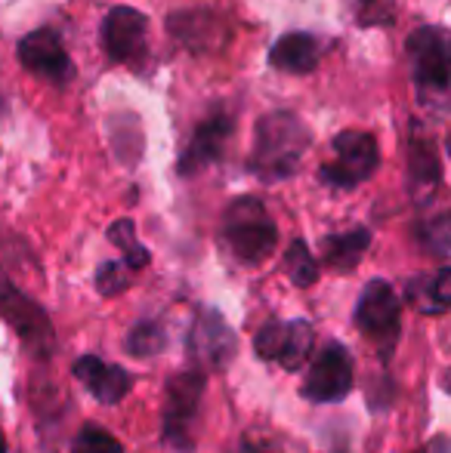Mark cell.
Instances as JSON below:
<instances>
[{
    "label": "cell",
    "mask_w": 451,
    "mask_h": 453,
    "mask_svg": "<svg viewBox=\"0 0 451 453\" xmlns=\"http://www.w3.org/2000/svg\"><path fill=\"white\" fill-rule=\"evenodd\" d=\"M313 324L309 321H272L253 336V349L260 358L278 361L284 370L303 367V361L313 352Z\"/></svg>",
    "instance_id": "obj_8"
},
{
    "label": "cell",
    "mask_w": 451,
    "mask_h": 453,
    "mask_svg": "<svg viewBox=\"0 0 451 453\" xmlns=\"http://www.w3.org/2000/svg\"><path fill=\"white\" fill-rule=\"evenodd\" d=\"M331 149L334 157L322 167V182L334 185V188H353V185L365 182L380 164V151L371 133L346 130L334 139Z\"/></svg>",
    "instance_id": "obj_6"
},
{
    "label": "cell",
    "mask_w": 451,
    "mask_h": 453,
    "mask_svg": "<svg viewBox=\"0 0 451 453\" xmlns=\"http://www.w3.org/2000/svg\"><path fill=\"white\" fill-rule=\"evenodd\" d=\"M4 118H6V102L0 99V120H4Z\"/></svg>",
    "instance_id": "obj_25"
},
{
    "label": "cell",
    "mask_w": 451,
    "mask_h": 453,
    "mask_svg": "<svg viewBox=\"0 0 451 453\" xmlns=\"http://www.w3.org/2000/svg\"><path fill=\"white\" fill-rule=\"evenodd\" d=\"M109 241L124 250L127 269H143V265L149 263V253H145V247L136 241V228H133L130 219H118V222H114V226L109 228Z\"/></svg>",
    "instance_id": "obj_20"
},
{
    "label": "cell",
    "mask_w": 451,
    "mask_h": 453,
    "mask_svg": "<svg viewBox=\"0 0 451 453\" xmlns=\"http://www.w3.org/2000/svg\"><path fill=\"white\" fill-rule=\"evenodd\" d=\"M408 56L415 68V84L421 102L436 111H446L448 102V41L442 28H417L408 37Z\"/></svg>",
    "instance_id": "obj_3"
},
{
    "label": "cell",
    "mask_w": 451,
    "mask_h": 453,
    "mask_svg": "<svg viewBox=\"0 0 451 453\" xmlns=\"http://www.w3.org/2000/svg\"><path fill=\"white\" fill-rule=\"evenodd\" d=\"M167 342L164 336V327L158 321H143L127 334V349L130 355H139V358H149V355H158Z\"/></svg>",
    "instance_id": "obj_21"
},
{
    "label": "cell",
    "mask_w": 451,
    "mask_h": 453,
    "mask_svg": "<svg viewBox=\"0 0 451 453\" xmlns=\"http://www.w3.org/2000/svg\"><path fill=\"white\" fill-rule=\"evenodd\" d=\"M408 303L424 315H446L451 303V272L439 269L436 274H417L408 284Z\"/></svg>",
    "instance_id": "obj_16"
},
{
    "label": "cell",
    "mask_w": 451,
    "mask_h": 453,
    "mask_svg": "<svg viewBox=\"0 0 451 453\" xmlns=\"http://www.w3.org/2000/svg\"><path fill=\"white\" fill-rule=\"evenodd\" d=\"M368 244H371L368 228H353V232L331 234V238H325V263L338 272L355 269L362 253L368 250Z\"/></svg>",
    "instance_id": "obj_17"
},
{
    "label": "cell",
    "mask_w": 451,
    "mask_h": 453,
    "mask_svg": "<svg viewBox=\"0 0 451 453\" xmlns=\"http://www.w3.org/2000/svg\"><path fill=\"white\" fill-rule=\"evenodd\" d=\"M19 62L25 65V72L37 74L50 84H66L74 74L72 59L53 28H37L25 35L19 43Z\"/></svg>",
    "instance_id": "obj_10"
},
{
    "label": "cell",
    "mask_w": 451,
    "mask_h": 453,
    "mask_svg": "<svg viewBox=\"0 0 451 453\" xmlns=\"http://www.w3.org/2000/svg\"><path fill=\"white\" fill-rule=\"evenodd\" d=\"M353 388V361H349V352L340 346V342H328L319 352V358L309 367L307 382L300 386V395L307 401H315V404H334V401H343Z\"/></svg>",
    "instance_id": "obj_7"
},
{
    "label": "cell",
    "mask_w": 451,
    "mask_h": 453,
    "mask_svg": "<svg viewBox=\"0 0 451 453\" xmlns=\"http://www.w3.org/2000/svg\"><path fill=\"white\" fill-rule=\"evenodd\" d=\"M229 136H232V118L223 111L211 114V118L195 130L192 142H189L186 151L180 155L176 170H180L183 176L198 173L201 167H207V164H214L220 155H223V145H226Z\"/></svg>",
    "instance_id": "obj_13"
},
{
    "label": "cell",
    "mask_w": 451,
    "mask_h": 453,
    "mask_svg": "<svg viewBox=\"0 0 451 453\" xmlns=\"http://www.w3.org/2000/svg\"><path fill=\"white\" fill-rule=\"evenodd\" d=\"M223 244L235 259L257 265L272 257L278 244V228L257 197H235L223 213Z\"/></svg>",
    "instance_id": "obj_2"
},
{
    "label": "cell",
    "mask_w": 451,
    "mask_h": 453,
    "mask_svg": "<svg viewBox=\"0 0 451 453\" xmlns=\"http://www.w3.org/2000/svg\"><path fill=\"white\" fill-rule=\"evenodd\" d=\"M201 395H205V373L189 370L176 373L164 395V441L176 450H192L195 426L201 413Z\"/></svg>",
    "instance_id": "obj_4"
},
{
    "label": "cell",
    "mask_w": 451,
    "mask_h": 453,
    "mask_svg": "<svg viewBox=\"0 0 451 453\" xmlns=\"http://www.w3.org/2000/svg\"><path fill=\"white\" fill-rule=\"evenodd\" d=\"M127 265H118V263H105L99 265L97 272V290L103 293V296H118L121 290H127V284H130V278H127Z\"/></svg>",
    "instance_id": "obj_23"
},
{
    "label": "cell",
    "mask_w": 451,
    "mask_h": 453,
    "mask_svg": "<svg viewBox=\"0 0 451 453\" xmlns=\"http://www.w3.org/2000/svg\"><path fill=\"white\" fill-rule=\"evenodd\" d=\"M74 376L81 380V386L99 398L103 404H118L127 392H130V376L127 370H121L118 364H105L97 355H84L74 364Z\"/></svg>",
    "instance_id": "obj_14"
},
{
    "label": "cell",
    "mask_w": 451,
    "mask_h": 453,
    "mask_svg": "<svg viewBox=\"0 0 451 453\" xmlns=\"http://www.w3.org/2000/svg\"><path fill=\"white\" fill-rule=\"evenodd\" d=\"M355 327L368 336L384 355L393 352L399 340V327H402V303H399L396 290L386 280H371L362 290L359 305H355Z\"/></svg>",
    "instance_id": "obj_5"
},
{
    "label": "cell",
    "mask_w": 451,
    "mask_h": 453,
    "mask_svg": "<svg viewBox=\"0 0 451 453\" xmlns=\"http://www.w3.org/2000/svg\"><path fill=\"white\" fill-rule=\"evenodd\" d=\"M322 59V43L315 41L313 35H303V31H294V35H284L272 43L269 50V62L272 68L284 74H307L319 65Z\"/></svg>",
    "instance_id": "obj_15"
},
{
    "label": "cell",
    "mask_w": 451,
    "mask_h": 453,
    "mask_svg": "<svg viewBox=\"0 0 451 453\" xmlns=\"http://www.w3.org/2000/svg\"><path fill=\"white\" fill-rule=\"evenodd\" d=\"M247 453H276V450H269V448H253V450H247Z\"/></svg>",
    "instance_id": "obj_24"
},
{
    "label": "cell",
    "mask_w": 451,
    "mask_h": 453,
    "mask_svg": "<svg viewBox=\"0 0 451 453\" xmlns=\"http://www.w3.org/2000/svg\"><path fill=\"white\" fill-rule=\"evenodd\" d=\"M309 151V130L297 114L272 111L253 127L251 173L263 182H278L297 173L303 155Z\"/></svg>",
    "instance_id": "obj_1"
},
{
    "label": "cell",
    "mask_w": 451,
    "mask_h": 453,
    "mask_svg": "<svg viewBox=\"0 0 451 453\" xmlns=\"http://www.w3.org/2000/svg\"><path fill=\"white\" fill-rule=\"evenodd\" d=\"M72 453H124L121 441L99 426H84L72 444Z\"/></svg>",
    "instance_id": "obj_22"
},
{
    "label": "cell",
    "mask_w": 451,
    "mask_h": 453,
    "mask_svg": "<svg viewBox=\"0 0 451 453\" xmlns=\"http://www.w3.org/2000/svg\"><path fill=\"white\" fill-rule=\"evenodd\" d=\"M149 19L133 6H114L103 22V50L112 62H136L145 50Z\"/></svg>",
    "instance_id": "obj_11"
},
{
    "label": "cell",
    "mask_w": 451,
    "mask_h": 453,
    "mask_svg": "<svg viewBox=\"0 0 451 453\" xmlns=\"http://www.w3.org/2000/svg\"><path fill=\"white\" fill-rule=\"evenodd\" d=\"M284 269H288L291 280H294L297 287H309L319 278V265H315L313 253H309V247L303 244V241H294V244L288 247V253H284Z\"/></svg>",
    "instance_id": "obj_19"
},
{
    "label": "cell",
    "mask_w": 451,
    "mask_h": 453,
    "mask_svg": "<svg viewBox=\"0 0 451 453\" xmlns=\"http://www.w3.org/2000/svg\"><path fill=\"white\" fill-rule=\"evenodd\" d=\"M0 318L10 321L25 340V346L35 349L37 355H47L53 349V330H50L47 315L25 293H19L4 272H0Z\"/></svg>",
    "instance_id": "obj_9"
},
{
    "label": "cell",
    "mask_w": 451,
    "mask_h": 453,
    "mask_svg": "<svg viewBox=\"0 0 451 453\" xmlns=\"http://www.w3.org/2000/svg\"><path fill=\"white\" fill-rule=\"evenodd\" d=\"M189 349H192L195 361H201L211 370H220V367H226V361L235 355V334L226 327V321L217 311H201L192 327Z\"/></svg>",
    "instance_id": "obj_12"
},
{
    "label": "cell",
    "mask_w": 451,
    "mask_h": 453,
    "mask_svg": "<svg viewBox=\"0 0 451 453\" xmlns=\"http://www.w3.org/2000/svg\"><path fill=\"white\" fill-rule=\"evenodd\" d=\"M411 180H415L417 188H427V195L439 185V161L433 155L430 136L411 142Z\"/></svg>",
    "instance_id": "obj_18"
}]
</instances>
